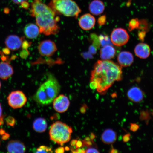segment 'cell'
Returning <instances> with one entry per match:
<instances>
[{"mask_svg":"<svg viewBox=\"0 0 153 153\" xmlns=\"http://www.w3.org/2000/svg\"><path fill=\"white\" fill-rule=\"evenodd\" d=\"M122 74L121 66L113 61H97L91 72L90 86L105 95L115 82L122 80Z\"/></svg>","mask_w":153,"mask_h":153,"instance_id":"cell-1","label":"cell"},{"mask_svg":"<svg viewBox=\"0 0 153 153\" xmlns=\"http://www.w3.org/2000/svg\"><path fill=\"white\" fill-rule=\"evenodd\" d=\"M30 13L32 17L35 18L40 33L49 36L59 33L60 28L58 22L60 20V17L41 0H33Z\"/></svg>","mask_w":153,"mask_h":153,"instance_id":"cell-2","label":"cell"},{"mask_svg":"<svg viewBox=\"0 0 153 153\" xmlns=\"http://www.w3.org/2000/svg\"><path fill=\"white\" fill-rule=\"evenodd\" d=\"M60 90L59 82L53 74H49L47 80L40 86L33 97L36 102L43 106L50 104Z\"/></svg>","mask_w":153,"mask_h":153,"instance_id":"cell-3","label":"cell"},{"mask_svg":"<svg viewBox=\"0 0 153 153\" xmlns=\"http://www.w3.org/2000/svg\"><path fill=\"white\" fill-rule=\"evenodd\" d=\"M49 6L57 15L77 19L81 10L74 0H51Z\"/></svg>","mask_w":153,"mask_h":153,"instance_id":"cell-4","label":"cell"},{"mask_svg":"<svg viewBox=\"0 0 153 153\" xmlns=\"http://www.w3.org/2000/svg\"><path fill=\"white\" fill-rule=\"evenodd\" d=\"M72 133V128L70 126L62 122L57 121L52 124L50 128V139L62 146L70 141Z\"/></svg>","mask_w":153,"mask_h":153,"instance_id":"cell-5","label":"cell"},{"mask_svg":"<svg viewBox=\"0 0 153 153\" xmlns=\"http://www.w3.org/2000/svg\"><path fill=\"white\" fill-rule=\"evenodd\" d=\"M27 100L26 95L20 91L11 92L7 97L9 106L14 109L22 108L26 104Z\"/></svg>","mask_w":153,"mask_h":153,"instance_id":"cell-6","label":"cell"},{"mask_svg":"<svg viewBox=\"0 0 153 153\" xmlns=\"http://www.w3.org/2000/svg\"><path fill=\"white\" fill-rule=\"evenodd\" d=\"M129 36L127 30L123 28L114 29L111 34V41L114 45L120 47L126 45L129 39Z\"/></svg>","mask_w":153,"mask_h":153,"instance_id":"cell-7","label":"cell"},{"mask_svg":"<svg viewBox=\"0 0 153 153\" xmlns=\"http://www.w3.org/2000/svg\"><path fill=\"white\" fill-rule=\"evenodd\" d=\"M57 50L54 42L50 40H44L40 42L38 46V51L42 56H53Z\"/></svg>","mask_w":153,"mask_h":153,"instance_id":"cell-8","label":"cell"},{"mask_svg":"<svg viewBox=\"0 0 153 153\" xmlns=\"http://www.w3.org/2000/svg\"><path fill=\"white\" fill-rule=\"evenodd\" d=\"M70 105V101L66 96L61 94L57 96L53 101V108L56 112L62 113L66 111Z\"/></svg>","mask_w":153,"mask_h":153,"instance_id":"cell-9","label":"cell"},{"mask_svg":"<svg viewBox=\"0 0 153 153\" xmlns=\"http://www.w3.org/2000/svg\"><path fill=\"white\" fill-rule=\"evenodd\" d=\"M24 37H20L16 35H10L6 38L5 43L7 48L13 51L18 50L22 47Z\"/></svg>","mask_w":153,"mask_h":153,"instance_id":"cell-10","label":"cell"},{"mask_svg":"<svg viewBox=\"0 0 153 153\" xmlns=\"http://www.w3.org/2000/svg\"><path fill=\"white\" fill-rule=\"evenodd\" d=\"M95 19L91 14H85L80 17L78 24L82 29L88 30L92 29L95 24Z\"/></svg>","mask_w":153,"mask_h":153,"instance_id":"cell-11","label":"cell"},{"mask_svg":"<svg viewBox=\"0 0 153 153\" xmlns=\"http://www.w3.org/2000/svg\"><path fill=\"white\" fill-rule=\"evenodd\" d=\"M7 152L10 153H23L25 152L26 148L24 143L15 140L9 141L7 145Z\"/></svg>","mask_w":153,"mask_h":153,"instance_id":"cell-12","label":"cell"},{"mask_svg":"<svg viewBox=\"0 0 153 153\" xmlns=\"http://www.w3.org/2000/svg\"><path fill=\"white\" fill-rule=\"evenodd\" d=\"M127 95L129 100L135 103L141 102L144 97L143 92L140 88L137 87L131 88L128 91Z\"/></svg>","mask_w":153,"mask_h":153,"instance_id":"cell-13","label":"cell"},{"mask_svg":"<svg viewBox=\"0 0 153 153\" xmlns=\"http://www.w3.org/2000/svg\"><path fill=\"white\" fill-rule=\"evenodd\" d=\"M151 49L150 46L146 43H141L137 44L134 49V53L139 58L146 59L150 56Z\"/></svg>","mask_w":153,"mask_h":153,"instance_id":"cell-14","label":"cell"},{"mask_svg":"<svg viewBox=\"0 0 153 153\" xmlns=\"http://www.w3.org/2000/svg\"><path fill=\"white\" fill-rule=\"evenodd\" d=\"M132 53L129 51H123L120 52L117 57V60L120 65L122 67L129 66L134 62Z\"/></svg>","mask_w":153,"mask_h":153,"instance_id":"cell-15","label":"cell"},{"mask_svg":"<svg viewBox=\"0 0 153 153\" xmlns=\"http://www.w3.org/2000/svg\"><path fill=\"white\" fill-rule=\"evenodd\" d=\"M14 74L13 67L6 62L0 63V78L3 80H7Z\"/></svg>","mask_w":153,"mask_h":153,"instance_id":"cell-16","label":"cell"},{"mask_svg":"<svg viewBox=\"0 0 153 153\" xmlns=\"http://www.w3.org/2000/svg\"><path fill=\"white\" fill-rule=\"evenodd\" d=\"M100 57L103 60H109L114 58L116 53V49L111 45L103 47L100 50Z\"/></svg>","mask_w":153,"mask_h":153,"instance_id":"cell-17","label":"cell"},{"mask_svg":"<svg viewBox=\"0 0 153 153\" xmlns=\"http://www.w3.org/2000/svg\"><path fill=\"white\" fill-rule=\"evenodd\" d=\"M117 135L115 131L111 129H107L103 132L101 136V140L105 144H112L116 140Z\"/></svg>","mask_w":153,"mask_h":153,"instance_id":"cell-18","label":"cell"},{"mask_svg":"<svg viewBox=\"0 0 153 153\" xmlns=\"http://www.w3.org/2000/svg\"><path fill=\"white\" fill-rule=\"evenodd\" d=\"M89 9L92 14L99 15L104 12L105 7L104 3L100 0H94L90 4Z\"/></svg>","mask_w":153,"mask_h":153,"instance_id":"cell-19","label":"cell"},{"mask_svg":"<svg viewBox=\"0 0 153 153\" xmlns=\"http://www.w3.org/2000/svg\"><path fill=\"white\" fill-rule=\"evenodd\" d=\"M24 32L26 37L29 39H35L39 35L40 30L37 25L33 23L28 24L25 27Z\"/></svg>","mask_w":153,"mask_h":153,"instance_id":"cell-20","label":"cell"},{"mask_svg":"<svg viewBox=\"0 0 153 153\" xmlns=\"http://www.w3.org/2000/svg\"><path fill=\"white\" fill-rule=\"evenodd\" d=\"M33 128L36 132L42 133L47 130V123L46 120L43 118H38L34 120Z\"/></svg>","mask_w":153,"mask_h":153,"instance_id":"cell-21","label":"cell"},{"mask_svg":"<svg viewBox=\"0 0 153 153\" xmlns=\"http://www.w3.org/2000/svg\"><path fill=\"white\" fill-rule=\"evenodd\" d=\"M140 25V20L138 19L135 18L131 19L129 21L128 26V30L130 31H132L136 29H139Z\"/></svg>","mask_w":153,"mask_h":153,"instance_id":"cell-22","label":"cell"},{"mask_svg":"<svg viewBox=\"0 0 153 153\" xmlns=\"http://www.w3.org/2000/svg\"><path fill=\"white\" fill-rule=\"evenodd\" d=\"M98 37L100 45L102 46V47L107 45H111V44L112 43L111 40L108 36L101 34Z\"/></svg>","mask_w":153,"mask_h":153,"instance_id":"cell-23","label":"cell"},{"mask_svg":"<svg viewBox=\"0 0 153 153\" xmlns=\"http://www.w3.org/2000/svg\"><path fill=\"white\" fill-rule=\"evenodd\" d=\"M36 153H52L53 151L51 147L44 146L38 147L36 150Z\"/></svg>","mask_w":153,"mask_h":153,"instance_id":"cell-24","label":"cell"},{"mask_svg":"<svg viewBox=\"0 0 153 153\" xmlns=\"http://www.w3.org/2000/svg\"><path fill=\"white\" fill-rule=\"evenodd\" d=\"M148 22L145 20H140V25L138 29L146 32L149 29Z\"/></svg>","mask_w":153,"mask_h":153,"instance_id":"cell-25","label":"cell"},{"mask_svg":"<svg viewBox=\"0 0 153 153\" xmlns=\"http://www.w3.org/2000/svg\"><path fill=\"white\" fill-rule=\"evenodd\" d=\"M106 15H103L101 16L97 20V23L99 26H101L104 25L106 24Z\"/></svg>","mask_w":153,"mask_h":153,"instance_id":"cell-26","label":"cell"},{"mask_svg":"<svg viewBox=\"0 0 153 153\" xmlns=\"http://www.w3.org/2000/svg\"><path fill=\"white\" fill-rule=\"evenodd\" d=\"M0 55H1V59L3 62H6L9 63L11 62L10 58L8 56L5 55L2 51H0Z\"/></svg>","mask_w":153,"mask_h":153,"instance_id":"cell-27","label":"cell"},{"mask_svg":"<svg viewBox=\"0 0 153 153\" xmlns=\"http://www.w3.org/2000/svg\"><path fill=\"white\" fill-rule=\"evenodd\" d=\"M29 55V53L27 49H23L20 53V56L22 59L26 58Z\"/></svg>","mask_w":153,"mask_h":153,"instance_id":"cell-28","label":"cell"},{"mask_svg":"<svg viewBox=\"0 0 153 153\" xmlns=\"http://www.w3.org/2000/svg\"><path fill=\"white\" fill-rule=\"evenodd\" d=\"M7 123L8 125L11 126H14L15 123V120L11 117H9L7 119Z\"/></svg>","mask_w":153,"mask_h":153,"instance_id":"cell-29","label":"cell"},{"mask_svg":"<svg viewBox=\"0 0 153 153\" xmlns=\"http://www.w3.org/2000/svg\"><path fill=\"white\" fill-rule=\"evenodd\" d=\"M139 126L138 124L134 123H131L130 126V130L133 132H136L139 129Z\"/></svg>","mask_w":153,"mask_h":153,"instance_id":"cell-30","label":"cell"},{"mask_svg":"<svg viewBox=\"0 0 153 153\" xmlns=\"http://www.w3.org/2000/svg\"><path fill=\"white\" fill-rule=\"evenodd\" d=\"M86 153H99V151L95 147H90L88 148L85 151Z\"/></svg>","mask_w":153,"mask_h":153,"instance_id":"cell-31","label":"cell"},{"mask_svg":"<svg viewBox=\"0 0 153 153\" xmlns=\"http://www.w3.org/2000/svg\"><path fill=\"white\" fill-rule=\"evenodd\" d=\"M30 42H29L27 41H24L23 42L22 47V49H27V48L31 45Z\"/></svg>","mask_w":153,"mask_h":153,"instance_id":"cell-32","label":"cell"},{"mask_svg":"<svg viewBox=\"0 0 153 153\" xmlns=\"http://www.w3.org/2000/svg\"><path fill=\"white\" fill-rule=\"evenodd\" d=\"M97 51V48L93 45H91L89 48V52L91 54H95Z\"/></svg>","mask_w":153,"mask_h":153,"instance_id":"cell-33","label":"cell"},{"mask_svg":"<svg viewBox=\"0 0 153 153\" xmlns=\"http://www.w3.org/2000/svg\"><path fill=\"white\" fill-rule=\"evenodd\" d=\"M146 32L144 31H142L139 32L138 34V37L139 39L141 41H143L146 35Z\"/></svg>","mask_w":153,"mask_h":153,"instance_id":"cell-34","label":"cell"},{"mask_svg":"<svg viewBox=\"0 0 153 153\" xmlns=\"http://www.w3.org/2000/svg\"><path fill=\"white\" fill-rule=\"evenodd\" d=\"M21 6L24 9H28L30 7V5L27 1H24L21 3Z\"/></svg>","mask_w":153,"mask_h":153,"instance_id":"cell-35","label":"cell"},{"mask_svg":"<svg viewBox=\"0 0 153 153\" xmlns=\"http://www.w3.org/2000/svg\"><path fill=\"white\" fill-rule=\"evenodd\" d=\"M149 114L148 111H142L140 117L141 120H144L146 118H148Z\"/></svg>","mask_w":153,"mask_h":153,"instance_id":"cell-36","label":"cell"},{"mask_svg":"<svg viewBox=\"0 0 153 153\" xmlns=\"http://www.w3.org/2000/svg\"><path fill=\"white\" fill-rule=\"evenodd\" d=\"M3 117L2 108L1 104H0V125L3 124Z\"/></svg>","mask_w":153,"mask_h":153,"instance_id":"cell-37","label":"cell"},{"mask_svg":"<svg viewBox=\"0 0 153 153\" xmlns=\"http://www.w3.org/2000/svg\"><path fill=\"white\" fill-rule=\"evenodd\" d=\"M131 135L130 134H127L124 135L123 137V140L124 142L126 143L130 140Z\"/></svg>","mask_w":153,"mask_h":153,"instance_id":"cell-38","label":"cell"},{"mask_svg":"<svg viewBox=\"0 0 153 153\" xmlns=\"http://www.w3.org/2000/svg\"><path fill=\"white\" fill-rule=\"evenodd\" d=\"M2 52L5 55H9L10 53V49L8 48H5L2 49Z\"/></svg>","mask_w":153,"mask_h":153,"instance_id":"cell-39","label":"cell"},{"mask_svg":"<svg viewBox=\"0 0 153 153\" xmlns=\"http://www.w3.org/2000/svg\"><path fill=\"white\" fill-rule=\"evenodd\" d=\"M65 152V149L64 147H59L55 150L56 153H64Z\"/></svg>","mask_w":153,"mask_h":153,"instance_id":"cell-40","label":"cell"},{"mask_svg":"<svg viewBox=\"0 0 153 153\" xmlns=\"http://www.w3.org/2000/svg\"><path fill=\"white\" fill-rule=\"evenodd\" d=\"M13 2L17 4H19L22 3V2L24 1H27L28 0H12Z\"/></svg>","mask_w":153,"mask_h":153,"instance_id":"cell-41","label":"cell"},{"mask_svg":"<svg viewBox=\"0 0 153 153\" xmlns=\"http://www.w3.org/2000/svg\"><path fill=\"white\" fill-rule=\"evenodd\" d=\"M10 11V9L9 8H7V7H6V8L4 10V12L6 14H9Z\"/></svg>","mask_w":153,"mask_h":153,"instance_id":"cell-42","label":"cell"},{"mask_svg":"<svg viewBox=\"0 0 153 153\" xmlns=\"http://www.w3.org/2000/svg\"><path fill=\"white\" fill-rule=\"evenodd\" d=\"M17 58V56H16V55H13L10 58L11 61L13 60H14L15 59Z\"/></svg>","mask_w":153,"mask_h":153,"instance_id":"cell-43","label":"cell"},{"mask_svg":"<svg viewBox=\"0 0 153 153\" xmlns=\"http://www.w3.org/2000/svg\"><path fill=\"white\" fill-rule=\"evenodd\" d=\"M118 152L117 151V150L116 149H114V148H112L111 150V152H110L111 153H116Z\"/></svg>","mask_w":153,"mask_h":153,"instance_id":"cell-44","label":"cell"},{"mask_svg":"<svg viewBox=\"0 0 153 153\" xmlns=\"http://www.w3.org/2000/svg\"><path fill=\"white\" fill-rule=\"evenodd\" d=\"M1 81H0V89H1Z\"/></svg>","mask_w":153,"mask_h":153,"instance_id":"cell-45","label":"cell"},{"mask_svg":"<svg viewBox=\"0 0 153 153\" xmlns=\"http://www.w3.org/2000/svg\"><path fill=\"white\" fill-rule=\"evenodd\" d=\"M0 145H1V142H0Z\"/></svg>","mask_w":153,"mask_h":153,"instance_id":"cell-46","label":"cell"},{"mask_svg":"<svg viewBox=\"0 0 153 153\" xmlns=\"http://www.w3.org/2000/svg\"></svg>","mask_w":153,"mask_h":153,"instance_id":"cell-47","label":"cell"}]
</instances>
